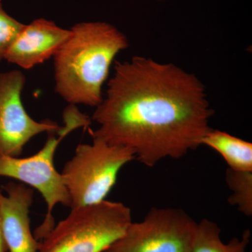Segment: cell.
<instances>
[{
    "label": "cell",
    "instance_id": "6da1fadb",
    "mask_svg": "<svg viewBox=\"0 0 252 252\" xmlns=\"http://www.w3.org/2000/svg\"><path fill=\"white\" fill-rule=\"evenodd\" d=\"M91 118L92 137L130 149L152 167L202 145L215 111L203 83L173 63L134 56L116 62L105 95Z\"/></svg>",
    "mask_w": 252,
    "mask_h": 252
},
{
    "label": "cell",
    "instance_id": "7a4b0ae2",
    "mask_svg": "<svg viewBox=\"0 0 252 252\" xmlns=\"http://www.w3.org/2000/svg\"><path fill=\"white\" fill-rule=\"evenodd\" d=\"M54 58L55 91L69 104L96 107L118 54L129 46L127 36L110 23L88 21L70 28Z\"/></svg>",
    "mask_w": 252,
    "mask_h": 252
},
{
    "label": "cell",
    "instance_id": "3957f363",
    "mask_svg": "<svg viewBox=\"0 0 252 252\" xmlns=\"http://www.w3.org/2000/svg\"><path fill=\"white\" fill-rule=\"evenodd\" d=\"M64 126L56 132H50L42 148L31 157H0V177L17 180L36 189L45 201V219L37 232L44 238L55 225L53 212L58 205L70 207V198L61 173L54 165V157L59 144L72 131L79 127L88 128L92 123L89 116L77 105L69 104L63 114Z\"/></svg>",
    "mask_w": 252,
    "mask_h": 252
},
{
    "label": "cell",
    "instance_id": "277c9868",
    "mask_svg": "<svg viewBox=\"0 0 252 252\" xmlns=\"http://www.w3.org/2000/svg\"><path fill=\"white\" fill-rule=\"evenodd\" d=\"M132 222L130 207L121 202L72 207L42 238L38 252H104Z\"/></svg>",
    "mask_w": 252,
    "mask_h": 252
},
{
    "label": "cell",
    "instance_id": "5b68a950",
    "mask_svg": "<svg viewBox=\"0 0 252 252\" xmlns=\"http://www.w3.org/2000/svg\"><path fill=\"white\" fill-rule=\"evenodd\" d=\"M92 138V143L77 146L61 172L70 208L105 200L123 167L135 159L130 149Z\"/></svg>",
    "mask_w": 252,
    "mask_h": 252
},
{
    "label": "cell",
    "instance_id": "8992f818",
    "mask_svg": "<svg viewBox=\"0 0 252 252\" xmlns=\"http://www.w3.org/2000/svg\"><path fill=\"white\" fill-rule=\"evenodd\" d=\"M197 222L175 207H152L104 252H191Z\"/></svg>",
    "mask_w": 252,
    "mask_h": 252
},
{
    "label": "cell",
    "instance_id": "52a82bcc",
    "mask_svg": "<svg viewBox=\"0 0 252 252\" xmlns=\"http://www.w3.org/2000/svg\"><path fill=\"white\" fill-rule=\"evenodd\" d=\"M26 81L18 69L0 73V157H20L33 137L61 127L49 119L36 122L26 112L21 99Z\"/></svg>",
    "mask_w": 252,
    "mask_h": 252
},
{
    "label": "cell",
    "instance_id": "ba28073f",
    "mask_svg": "<svg viewBox=\"0 0 252 252\" xmlns=\"http://www.w3.org/2000/svg\"><path fill=\"white\" fill-rule=\"evenodd\" d=\"M0 191V220L6 252H38L39 243L31 230L30 210L32 189L11 182Z\"/></svg>",
    "mask_w": 252,
    "mask_h": 252
},
{
    "label": "cell",
    "instance_id": "9c48e42d",
    "mask_svg": "<svg viewBox=\"0 0 252 252\" xmlns=\"http://www.w3.org/2000/svg\"><path fill=\"white\" fill-rule=\"evenodd\" d=\"M70 34V30L54 21L38 18L25 24L6 52L4 60L29 69L54 57Z\"/></svg>",
    "mask_w": 252,
    "mask_h": 252
},
{
    "label": "cell",
    "instance_id": "30bf717a",
    "mask_svg": "<svg viewBox=\"0 0 252 252\" xmlns=\"http://www.w3.org/2000/svg\"><path fill=\"white\" fill-rule=\"evenodd\" d=\"M201 144L220 154L228 168L237 171H252L251 142L211 127L203 137Z\"/></svg>",
    "mask_w": 252,
    "mask_h": 252
},
{
    "label": "cell",
    "instance_id": "8fae6325",
    "mask_svg": "<svg viewBox=\"0 0 252 252\" xmlns=\"http://www.w3.org/2000/svg\"><path fill=\"white\" fill-rule=\"evenodd\" d=\"M221 230L215 222L203 219L197 223L191 252H248L251 239L250 230H245L240 238L223 243Z\"/></svg>",
    "mask_w": 252,
    "mask_h": 252
},
{
    "label": "cell",
    "instance_id": "7c38bea8",
    "mask_svg": "<svg viewBox=\"0 0 252 252\" xmlns=\"http://www.w3.org/2000/svg\"><path fill=\"white\" fill-rule=\"evenodd\" d=\"M225 182L230 189L228 203L246 217L252 215V171H237L227 168Z\"/></svg>",
    "mask_w": 252,
    "mask_h": 252
},
{
    "label": "cell",
    "instance_id": "4fadbf2b",
    "mask_svg": "<svg viewBox=\"0 0 252 252\" xmlns=\"http://www.w3.org/2000/svg\"><path fill=\"white\" fill-rule=\"evenodd\" d=\"M24 26L5 11L0 0V63Z\"/></svg>",
    "mask_w": 252,
    "mask_h": 252
},
{
    "label": "cell",
    "instance_id": "5bb4252c",
    "mask_svg": "<svg viewBox=\"0 0 252 252\" xmlns=\"http://www.w3.org/2000/svg\"><path fill=\"white\" fill-rule=\"evenodd\" d=\"M6 249L5 246L4 239H3L2 232H1V220H0V252H6Z\"/></svg>",
    "mask_w": 252,
    "mask_h": 252
},
{
    "label": "cell",
    "instance_id": "9a60e30c",
    "mask_svg": "<svg viewBox=\"0 0 252 252\" xmlns=\"http://www.w3.org/2000/svg\"><path fill=\"white\" fill-rule=\"evenodd\" d=\"M157 1H162V0H157Z\"/></svg>",
    "mask_w": 252,
    "mask_h": 252
}]
</instances>
